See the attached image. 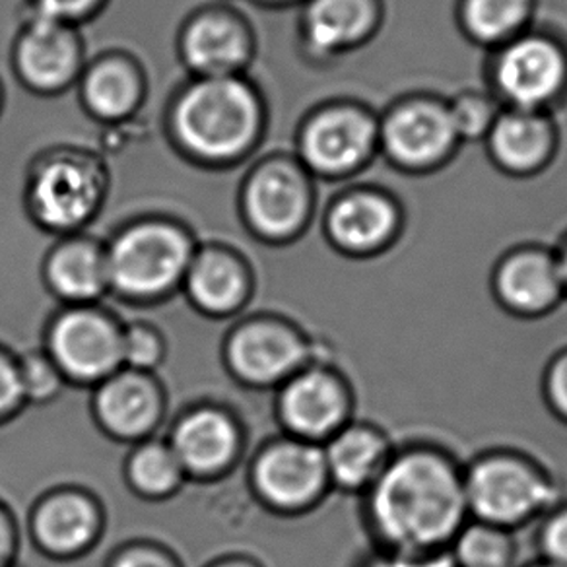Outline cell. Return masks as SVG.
<instances>
[{
    "label": "cell",
    "mask_w": 567,
    "mask_h": 567,
    "mask_svg": "<svg viewBox=\"0 0 567 567\" xmlns=\"http://www.w3.org/2000/svg\"><path fill=\"white\" fill-rule=\"evenodd\" d=\"M365 492L371 527L386 550L440 554L465 527V473L440 451L410 447L391 455Z\"/></svg>",
    "instance_id": "6da1fadb"
},
{
    "label": "cell",
    "mask_w": 567,
    "mask_h": 567,
    "mask_svg": "<svg viewBox=\"0 0 567 567\" xmlns=\"http://www.w3.org/2000/svg\"><path fill=\"white\" fill-rule=\"evenodd\" d=\"M468 513L496 527H519L554 509L558 488L540 466L512 453L476 458L465 471Z\"/></svg>",
    "instance_id": "7a4b0ae2"
},
{
    "label": "cell",
    "mask_w": 567,
    "mask_h": 567,
    "mask_svg": "<svg viewBox=\"0 0 567 567\" xmlns=\"http://www.w3.org/2000/svg\"><path fill=\"white\" fill-rule=\"evenodd\" d=\"M177 126L189 148L224 158L241 151L251 138L257 105L249 90L236 80H205L183 97Z\"/></svg>",
    "instance_id": "3957f363"
},
{
    "label": "cell",
    "mask_w": 567,
    "mask_h": 567,
    "mask_svg": "<svg viewBox=\"0 0 567 567\" xmlns=\"http://www.w3.org/2000/svg\"><path fill=\"white\" fill-rule=\"evenodd\" d=\"M189 259L187 244L175 229L142 226L117 239L107 259L111 282L133 296H152L174 286Z\"/></svg>",
    "instance_id": "277c9868"
},
{
    "label": "cell",
    "mask_w": 567,
    "mask_h": 567,
    "mask_svg": "<svg viewBox=\"0 0 567 567\" xmlns=\"http://www.w3.org/2000/svg\"><path fill=\"white\" fill-rule=\"evenodd\" d=\"M252 482L259 496L275 509H308L331 482L323 447L301 437L272 443L257 458Z\"/></svg>",
    "instance_id": "5b68a950"
},
{
    "label": "cell",
    "mask_w": 567,
    "mask_h": 567,
    "mask_svg": "<svg viewBox=\"0 0 567 567\" xmlns=\"http://www.w3.org/2000/svg\"><path fill=\"white\" fill-rule=\"evenodd\" d=\"M49 350L63 375L76 381H100L123 363V334L105 317L71 311L56 321Z\"/></svg>",
    "instance_id": "8992f818"
},
{
    "label": "cell",
    "mask_w": 567,
    "mask_h": 567,
    "mask_svg": "<svg viewBox=\"0 0 567 567\" xmlns=\"http://www.w3.org/2000/svg\"><path fill=\"white\" fill-rule=\"evenodd\" d=\"M278 410L296 437L319 443L348 424L350 394L337 373L303 368L284 383Z\"/></svg>",
    "instance_id": "52a82bcc"
},
{
    "label": "cell",
    "mask_w": 567,
    "mask_h": 567,
    "mask_svg": "<svg viewBox=\"0 0 567 567\" xmlns=\"http://www.w3.org/2000/svg\"><path fill=\"white\" fill-rule=\"evenodd\" d=\"M308 344L300 334L275 321H252L229 339L231 370L251 385L286 383L308 362Z\"/></svg>",
    "instance_id": "ba28073f"
},
{
    "label": "cell",
    "mask_w": 567,
    "mask_h": 567,
    "mask_svg": "<svg viewBox=\"0 0 567 567\" xmlns=\"http://www.w3.org/2000/svg\"><path fill=\"white\" fill-rule=\"evenodd\" d=\"M95 412L107 432L121 440H134L158 422V391L141 373H113L95 394Z\"/></svg>",
    "instance_id": "9c48e42d"
},
{
    "label": "cell",
    "mask_w": 567,
    "mask_h": 567,
    "mask_svg": "<svg viewBox=\"0 0 567 567\" xmlns=\"http://www.w3.org/2000/svg\"><path fill=\"white\" fill-rule=\"evenodd\" d=\"M323 451L329 478L348 492L370 488L393 455L385 435L370 424L342 425Z\"/></svg>",
    "instance_id": "30bf717a"
},
{
    "label": "cell",
    "mask_w": 567,
    "mask_h": 567,
    "mask_svg": "<svg viewBox=\"0 0 567 567\" xmlns=\"http://www.w3.org/2000/svg\"><path fill=\"white\" fill-rule=\"evenodd\" d=\"M455 133L450 111L432 103H412L394 113L385 138L394 158L410 166H424L450 148Z\"/></svg>",
    "instance_id": "8fae6325"
},
{
    "label": "cell",
    "mask_w": 567,
    "mask_h": 567,
    "mask_svg": "<svg viewBox=\"0 0 567 567\" xmlns=\"http://www.w3.org/2000/svg\"><path fill=\"white\" fill-rule=\"evenodd\" d=\"M97 183L76 162H55L33 185V203L41 220L53 228H72L94 208Z\"/></svg>",
    "instance_id": "7c38bea8"
},
{
    "label": "cell",
    "mask_w": 567,
    "mask_h": 567,
    "mask_svg": "<svg viewBox=\"0 0 567 567\" xmlns=\"http://www.w3.org/2000/svg\"><path fill=\"white\" fill-rule=\"evenodd\" d=\"M373 126L362 113L331 111L309 125L303 138L306 158L324 172L354 166L370 151Z\"/></svg>",
    "instance_id": "4fadbf2b"
},
{
    "label": "cell",
    "mask_w": 567,
    "mask_h": 567,
    "mask_svg": "<svg viewBox=\"0 0 567 567\" xmlns=\"http://www.w3.org/2000/svg\"><path fill=\"white\" fill-rule=\"evenodd\" d=\"M172 450L183 471L213 474L228 465L237 450V432L231 420L218 410H197L175 427Z\"/></svg>",
    "instance_id": "5bb4252c"
},
{
    "label": "cell",
    "mask_w": 567,
    "mask_h": 567,
    "mask_svg": "<svg viewBox=\"0 0 567 567\" xmlns=\"http://www.w3.org/2000/svg\"><path fill=\"white\" fill-rule=\"evenodd\" d=\"M306 205L308 197L300 175L282 164L260 169L247 189L251 220L270 236L292 231L303 218Z\"/></svg>",
    "instance_id": "9a60e30c"
},
{
    "label": "cell",
    "mask_w": 567,
    "mask_h": 567,
    "mask_svg": "<svg viewBox=\"0 0 567 567\" xmlns=\"http://www.w3.org/2000/svg\"><path fill=\"white\" fill-rule=\"evenodd\" d=\"M564 74L558 51L540 40L520 41L505 53L497 79L505 94L520 105L550 97Z\"/></svg>",
    "instance_id": "2e32d148"
},
{
    "label": "cell",
    "mask_w": 567,
    "mask_h": 567,
    "mask_svg": "<svg viewBox=\"0 0 567 567\" xmlns=\"http://www.w3.org/2000/svg\"><path fill=\"white\" fill-rule=\"evenodd\" d=\"M97 530L94 504L79 492H61L48 497L33 515V535L56 556L82 550Z\"/></svg>",
    "instance_id": "e0dca14e"
},
{
    "label": "cell",
    "mask_w": 567,
    "mask_h": 567,
    "mask_svg": "<svg viewBox=\"0 0 567 567\" xmlns=\"http://www.w3.org/2000/svg\"><path fill=\"white\" fill-rule=\"evenodd\" d=\"M561 275L543 255H519L507 260L497 275V293L507 308L536 316L551 308L561 292Z\"/></svg>",
    "instance_id": "ac0fdd59"
},
{
    "label": "cell",
    "mask_w": 567,
    "mask_h": 567,
    "mask_svg": "<svg viewBox=\"0 0 567 567\" xmlns=\"http://www.w3.org/2000/svg\"><path fill=\"white\" fill-rule=\"evenodd\" d=\"M56 20L41 17L20 45V66L25 79L40 87L61 86L76 66L71 35L56 28Z\"/></svg>",
    "instance_id": "d6986e66"
},
{
    "label": "cell",
    "mask_w": 567,
    "mask_h": 567,
    "mask_svg": "<svg viewBox=\"0 0 567 567\" xmlns=\"http://www.w3.org/2000/svg\"><path fill=\"white\" fill-rule=\"evenodd\" d=\"M189 293L198 308L210 313H228L244 300V272L226 255L206 252L190 268Z\"/></svg>",
    "instance_id": "ffe728a7"
},
{
    "label": "cell",
    "mask_w": 567,
    "mask_h": 567,
    "mask_svg": "<svg viewBox=\"0 0 567 567\" xmlns=\"http://www.w3.org/2000/svg\"><path fill=\"white\" fill-rule=\"evenodd\" d=\"M393 210L375 195H355L340 203L331 216L334 239L350 249L381 244L393 228Z\"/></svg>",
    "instance_id": "44dd1931"
},
{
    "label": "cell",
    "mask_w": 567,
    "mask_h": 567,
    "mask_svg": "<svg viewBox=\"0 0 567 567\" xmlns=\"http://www.w3.org/2000/svg\"><path fill=\"white\" fill-rule=\"evenodd\" d=\"M185 53L198 71L221 76L244 61V35L224 18H205L187 33Z\"/></svg>",
    "instance_id": "7402d4cb"
},
{
    "label": "cell",
    "mask_w": 567,
    "mask_h": 567,
    "mask_svg": "<svg viewBox=\"0 0 567 567\" xmlns=\"http://www.w3.org/2000/svg\"><path fill=\"white\" fill-rule=\"evenodd\" d=\"M49 278L56 292L69 300L97 298L110 280L107 260L92 245H66L49 265Z\"/></svg>",
    "instance_id": "603a6c76"
},
{
    "label": "cell",
    "mask_w": 567,
    "mask_h": 567,
    "mask_svg": "<svg viewBox=\"0 0 567 567\" xmlns=\"http://www.w3.org/2000/svg\"><path fill=\"white\" fill-rule=\"evenodd\" d=\"M368 0H313L308 12V35L321 51L358 40L370 25Z\"/></svg>",
    "instance_id": "cb8c5ba5"
},
{
    "label": "cell",
    "mask_w": 567,
    "mask_h": 567,
    "mask_svg": "<svg viewBox=\"0 0 567 567\" xmlns=\"http://www.w3.org/2000/svg\"><path fill=\"white\" fill-rule=\"evenodd\" d=\"M517 546L509 528L496 527L484 520L465 523L451 543L455 567H512Z\"/></svg>",
    "instance_id": "d4e9b609"
},
{
    "label": "cell",
    "mask_w": 567,
    "mask_h": 567,
    "mask_svg": "<svg viewBox=\"0 0 567 567\" xmlns=\"http://www.w3.org/2000/svg\"><path fill=\"white\" fill-rule=\"evenodd\" d=\"M548 146V128L530 113H512L494 131L497 158L512 167L535 166Z\"/></svg>",
    "instance_id": "484cf974"
},
{
    "label": "cell",
    "mask_w": 567,
    "mask_h": 567,
    "mask_svg": "<svg viewBox=\"0 0 567 567\" xmlns=\"http://www.w3.org/2000/svg\"><path fill=\"white\" fill-rule=\"evenodd\" d=\"M128 478L141 494L166 496L179 486L183 466L172 445L146 443L128 461Z\"/></svg>",
    "instance_id": "4316f807"
},
{
    "label": "cell",
    "mask_w": 567,
    "mask_h": 567,
    "mask_svg": "<svg viewBox=\"0 0 567 567\" xmlns=\"http://www.w3.org/2000/svg\"><path fill=\"white\" fill-rule=\"evenodd\" d=\"M86 97L95 113L121 117L136 100V80L123 64H102L87 79Z\"/></svg>",
    "instance_id": "83f0119b"
},
{
    "label": "cell",
    "mask_w": 567,
    "mask_h": 567,
    "mask_svg": "<svg viewBox=\"0 0 567 567\" xmlns=\"http://www.w3.org/2000/svg\"><path fill=\"white\" fill-rule=\"evenodd\" d=\"M527 14V0H468L466 22L476 35L484 40H496Z\"/></svg>",
    "instance_id": "f1b7e54d"
},
{
    "label": "cell",
    "mask_w": 567,
    "mask_h": 567,
    "mask_svg": "<svg viewBox=\"0 0 567 567\" xmlns=\"http://www.w3.org/2000/svg\"><path fill=\"white\" fill-rule=\"evenodd\" d=\"M25 401H51L63 386V371L51 355L30 354L18 365Z\"/></svg>",
    "instance_id": "f546056e"
},
{
    "label": "cell",
    "mask_w": 567,
    "mask_h": 567,
    "mask_svg": "<svg viewBox=\"0 0 567 567\" xmlns=\"http://www.w3.org/2000/svg\"><path fill=\"white\" fill-rule=\"evenodd\" d=\"M162 358V342L154 332L134 327L123 334V363L133 370H151Z\"/></svg>",
    "instance_id": "4dcf8cb0"
},
{
    "label": "cell",
    "mask_w": 567,
    "mask_h": 567,
    "mask_svg": "<svg viewBox=\"0 0 567 567\" xmlns=\"http://www.w3.org/2000/svg\"><path fill=\"white\" fill-rule=\"evenodd\" d=\"M538 543L544 561L567 567V507H554L550 517L544 520Z\"/></svg>",
    "instance_id": "1f68e13d"
},
{
    "label": "cell",
    "mask_w": 567,
    "mask_h": 567,
    "mask_svg": "<svg viewBox=\"0 0 567 567\" xmlns=\"http://www.w3.org/2000/svg\"><path fill=\"white\" fill-rule=\"evenodd\" d=\"M544 391L554 412L567 420V352L554 358V362L546 371Z\"/></svg>",
    "instance_id": "d6a6232c"
},
{
    "label": "cell",
    "mask_w": 567,
    "mask_h": 567,
    "mask_svg": "<svg viewBox=\"0 0 567 567\" xmlns=\"http://www.w3.org/2000/svg\"><path fill=\"white\" fill-rule=\"evenodd\" d=\"M363 567H455L453 558L445 554H430V556H414L402 551L386 550L365 561Z\"/></svg>",
    "instance_id": "836d02e7"
},
{
    "label": "cell",
    "mask_w": 567,
    "mask_h": 567,
    "mask_svg": "<svg viewBox=\"0 0 567 567\" xmlns=\"http://www.w3.org/2000/svg\"><path fill=\"white\" fill-rule=\"evenodd\" d=\"M22 401H24V393H22L20 370L7 355L0 354V416L10 414Z\"/></svg>",
    "instance_id": "e575fe53"
},
{
    "label": "cell",
    "mask_w": 567,
    "mask_h": 567,
    "mask_svg": "<svg viewBox=\"0 0 567 567\" xmlns=\"http://www.w3.org/2000/svg\"><path fill=\"white\" fill-rule=\"evenodd\" d=\"M451 118L455 131H463L465 134L481 133L488 123V107L482 100H461L457 107L451 111Z\"/></svg>",
    "instance_id": "d590c367"
},
{
    "label": "cell",
    "mask_w": 567,
    "mask_h": 567,
    "mask_svg": "<svg viewBox=\"0 0 567 567\" xmlns=\"http://www.w3.org/2000/svg\"><path fill=\"white\" fill-rule=\"evenodd\" d=\"M94 0H40L41 17L59 20V18L79 17Z\"/></svg>",
    "instance_id": "8d00e7d4"
},
{
    "label": "cell",
    "mask_w": 567,
    "mask_h": 567,
    "mask_svg": "<svg viewBox=\"0 0 567 567\" xmlns=\"http://www.w3.org/2000/svg\"><path fill=\"white\" fill-rule=\"evenodd\" d=\"M113 567H174L167 561L166 556H162L158 551L136 550L125 551L123 556H118Z\"/></svg>",
    "instance_id": "74e56055"
},
{
    "label": "cell",
    "mask_w": 567,
    "mask_h": 567,
    "mask_svg": "<svg viewBox=\"0 0 567 567\" xmlns=\"http://www.w3.org/2000/svg\"><path fill=\"white\" fill-rule=\"evenodd\" d=\"M14 546V536H12V527L9 519L4 517V513L0 512V567L7 566L10 554Z\"/></svg>",
    "instance_id": "f35d334b"
},
{
    "label": "cell",
    "mask_w": 567,
    "mask_h": 567,
    "mask_svg": "<svg viewBox=\"0 0 567 567\" xmlns=\"http://www.w3.org/2000/svg\"><path fill=\"white\" fill-rule=\"evenodd\" d=\"M559 275H561V280H564V284H567V252L566 257H564V260H561V265H559Z\"/></svg>",
    "instance_id": "ab89813d"
},
{
    "label": "cell",
    "mask_w": 567,
    "mask_h": 567,
    "mask_svg": "<svg viewBox=\"0 0 567 567\" xmlns=\"http://www.w3.org/2000/svg\"><path fill=\"white\" fill-rule=\"evenodd\" d=\"M216 567H252L249 564H245V561H226V564H221V566Z\"/></svg>",
    "instance_id": "60d3db41"
},
{
    "label": "cell",
    "mask_w": 567,
    "mask_h": 567,
    "mask_svg": "<svg viewBox=\"0 0 567 567\" xmlns=\"http://www.w3.org/2000/svg\"><path fill=\"white\" fill-rule=\"evenodd\" d=\"M530 567H556V566H551V564H548V561H544V564H536V566H530Z\"/></svg>",
    "instance_id": "b9f144b4"
}]
</instances>
